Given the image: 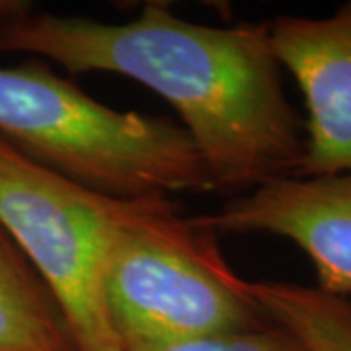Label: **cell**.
<instances>
[{"mask_svg":"<svg viewBox=\"0 0 351 351\" xmlns=\"http://www.w3.org/2000/svg\"><path fill=\"white\" fill-rule=\"evenodd\" d=\"M0 137L41 166L110 197L215 191L180 123L104 106L36 59L0 66Z\"/></svg>","mask_w":351,"mask_h":351,"instance_id":"obj_3","label":"cell"},{"mask_svg":"<svg viewBox=\"0 0 351 351\" xmlns=\"http://www.w3.org/2000/svg\"><path fill=\"white\" fill-rule=\"evenodd\" d=\"M101 299L121 351H147L271 324L217 234L168 195L115 197Z\"/></svg>","mask_w":351,"mask_h":351,"instance_id":"obj_2","label":"cell"},{"mask_svg":"<svg viewBox=\"0 0 351 351\" xmlns=\"http://www.w3.org/2000/svg\"><path fill=\"white\" fill-rule=\"evenodd\" d=\"M0 51L49 59L69 73H110L156 92L174 108L215 191L242 195L295 176L304 123L289 104L269 22L209 25L147 2L135 20L59 16L0 0Z\"/></svg>","mask_w":351,"mask_h":351,"instance_id":"obj_1","label":"cell"},{"mask_svg":"<svg viewBox=\"0 0 351 351\" xmlns=\"http://www.w3.org/2000/svg\"><path fill=\"white\" fill-rule=\"evenodd\" d=\"M269 39L306 106L297 178L351 172V0L326 18L279 16Z\"/></svg>","mask_w":351,"mask_h":351,"instance_id":"obj_6","label":"cell"},{"mask_svg":"<svg viewBox=\"0 0 351 351\" xmlns=\"http://www.w3.org/2000/svg\"><path fill=\"white\" fill-rule=\"evenodd\" d=\"M0 351H78L61 304L2 228Z\"/></svg>","mask_w":351,"mask_h":351,"instance_id":"obj_7","label":"cell"},{"mask_svg":"<svg viewBox=\"0 0 351 351\" xmlns=\"http://www.w3.org/2000/svg\"><path fill=\"white\" fill-rule=\"evenodd\" d=\"M191 221L215 234L262 232L289 240L314 265V287L351 297V172L276 178Z\"/></svg>","mask_w":351,"mask_h":351,"instance_id":"obj_5","label":"cell"},{"mask_svg":"<svg viewBox=\"0 0 351 351\" xmlns=\"http://www.w3.org/2000/svg\"><path fill=\"white\" fill-rule=\"evenodd\" d=\"M113 201L0 137V228L61 304L78 351H121L101 299Z\"/></svg>","mask_w":351,"mask_h":351,"instance_id":"obj_4","label":"cell"},{"mask_svg":"<svg viewBox=\"0 0 351 351\" xmlns=\"http://www.w3.org/2000/svg\"><path fill=\"white\" fill-rule=\"evenodd\" d=\"M250 289L267 318L311 351H351V297L289 281H250Z\"/></svg>","mask_w":351,"mask_h":351,"instance_id":"obj_8","label":"cell"},{"mask_svg":"<svg viewBox=\"0 0 351 351\" xmlns=\"http://www.w3.org/2000/svg\"><path fill=\"white\" fill-rule=\"evenodd\" d=\"M147 351H311L289 330L267 324L246 332L217 334Z\"/></svg>","mask_w":351,"mask_h":351,"instance_id":"obj_9","label":"cell"}]
</instances>
